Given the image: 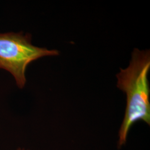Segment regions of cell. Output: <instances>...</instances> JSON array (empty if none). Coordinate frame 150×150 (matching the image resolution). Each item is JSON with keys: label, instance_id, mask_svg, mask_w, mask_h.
<instances>
[{"label": "cell", "instance_id": "3957f363", "mask_svg": "<svg viewBox=\"0 0 150 150\" xmlns=\"http://www.w3.org/2000/svg\"><path fill=\"white\" fill-rule=\"evenodd\" d=\"M18 150H20V149H19Z\"/></svg>", "mask_w": 150, "mask_h": 150}, {"label": "cell", "instance_id": "6da1fadb", "mask_svg": "<svg viewBox=\"0 0 150 150\" xmlns=\"http://www.w3.org/2000/svg\"><path fill=\"white\" fill-rule=\"evenodd\" d=\"M150 51L134 48L129 66L121 69L116 75L117 87L127 97L125 117L119 131V146L126 143L129 131L135 122L144 121L150 125Z\"/></svg>", "mask_w": 150, "mask_h": 150}, {"label": "cell", "instance_id": "7a4b0ae2", "mask_svg": "<svg viewBox=\"0 0 150 150\" xmlns=\"http://www.w3.org/2000/svg\"><path fill=\"white\" fill-rule=\"evenodd\" d=\"M31 39L28 33H0V69L10 73L21 89L26 83L25 74L28 64L43 57L59 54L58 50L33 45Z\"/></svg>", "mask_w": 150, "mask_h": 150}]
</instances>
